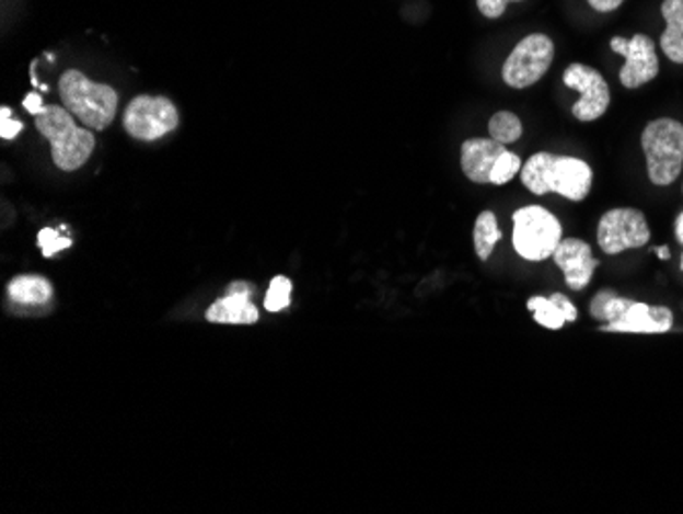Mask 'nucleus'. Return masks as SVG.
<instances>
[{
    "instance_id": "nucleus-30",
    "label": "nucleus",
    "mask_w": 683,
    "mask_h": 514,
    "mask_svg": "<svg viewBox=\"0 0 683 514\" xmlns=\"http://www.w3.org/2000/svg\"><path fill=\"white\" fill-rule=\"evenodd\" d=\"M655 254H657L659 259H663V261H669V256H671L668 247H657V249H655Z\"/></svg>"
},
{
    "instance_id": "nucleus-28",
    "label": "nucleus",
    "mask_w": 683,
    "mask_h": 514,
    "mask_svg": "<svg viewBox=\"0 0 683 514\" xmlns=\"http://www.w3.org/2000/svg\"><path fill=\"white\" fill-rule=\"evenodd\" d=\"M675 238L683 247V212L678 216V221H675Z\"/></svg>"
},
{
    "instance_id": "nucleus-17",
    "label": "nucleus",
    "mask_w": 683,
    "mask_h": 514,
    "mask_svg": "<svg viewBox=\"0 0 683 514\" xmlns=\"http://www.w3.org/2000/svg\"><path fill=\"white\" fill-rule=\"evenodd\" d=\"M503 238L497 218L494 212H482L479 218L475 221V230H473V242H475V252L482 261L491 259L496 244Z\"/></svg>"
},
{
    "instance_id": "nucleus-21",
    "label": "nucleus",
    "mask_w": 683,
    "mask_h": 514,
    "mask_svg": "<svg viewBox=\"0 0 683 514\" xmlns=\"http://www.w3.org/2000/svg\"><path fill=\"white\" fill-rule=\"evenodd\" d=\"M524 162L520 160L518 155H513L510 150H506L501 157L497 158L496 167L489 176L491 185H506L510 183L518 172L522 171Z\"/></svg>"
},
{
    "instance_id": "nucleus-11",
    "label": "nucleus",
    "mask_w": 683,
    "mask_h": 514,
    "mask_svg": "<svg viewBox=\"0 0 683 514\" xmlns=\"http://www.w3.org/2000/svg\"><path fill=\"white\" fill-rule=\"evenodd\" d=\"M612 52L621 54L626 60L621 70V82L626 89H638L659 75V58L651 37L645 33H635L630 39L614 37L610 42Z\"/></svg>"
},
{
    "instance_id": "nucleus-9",
    "label": "nucleus",
    "mask_w": 683,
    "mask_h": 514,
    "mask_svg": "<svg viewBox=\"0 0 683 514\" xmlns=\"http://www.w3.org/2000/svg\"><path fill=\"white\" fill-rule=\"evenodd\" d=\"M651 228L640 209L618 207L606 212L598 224V244L606 254H621L624 250L640 249L649 244Z\"/></svg>"
},
{
    "instance_id": "nucleus-20",
    "label": "nucleus",
    "mask_w": 683,
    "mask_h": 514,
    "mask_svg": "<svg viewBox=\"0 0 683 514\" xmlns=\"http://www.w3.org/2000/svg\"><path fill=\"white\" fill-rule=\"evenodd\" d=\"M291 292H293V283L287 277H275L270 281L268 294L265 297V308L268 312H280L285 308H289L291 304Z\"/></svg>"
},
{
    "instance_id": "nucleus-22",
    "label": "nucleus",
    "mask_w": 683,
    "mask_h": 514,
    "mask_svg": "<svg viewBox=\"0 0 683 514\" xmlns=\"http://www.w3.org/2000/svg\"><path fill=\"white\" fill-rule=\"evenodd\" d=\"M37 242H39V249L44 252V256H54L56 252H60L63 249H70L72 247V240L70 238H62L56 230L51 228H44L39 236H37Z\"/></svg>"
},
{
    "instance_id": "nucleus-6",
    "label": "nucleus",
    "mask_w": 683,
    "mask_h": 514,
    "mask_svg": "<svg viewBox=\"0 0 683 514\" xmlns=\"http://www.w3.org/2000/svg\"><path fill=\"white\" fill-rule=\"evenodd\" d=\"M513 250L530 263L553 256L563 240V226L543 205H526L513 212Z\"/></svg>"
},
{
    "instance_id": "nucleus-18",
    "label": "nucleus",
    "mask_w": 683,
    "mask_h": 514,
    "mask_svg": "<svg viewBox=\"0 0 683 514\" xmlns=\"http://www.w3.org/2000/svg\"><path fill=\"white\" fill-rule=\"evenodd\" d=\"M489 138L499 141L503 146L513 144V141L522 138L524 125L520 122V117L512 111H497L496 115L489 119Z\"/></svg>"
},
{
    "instance_id": "nucleus-24",
    "label": "nucleus",
    "mask_w": 683,
    "mask_h": 514,
    "mask_svg": "<svg viewBox=\"0 0 683 514\" xmlns=\"http://www.w3.org/2000/svg\"><path fill=\"white\" fill-rule=\"evenodd\" d=\"M510 2H522V0H477V7H479L483 16L499 19L506 13Z\"/></svg>"
},
{
    "instance_id": "nucleus-13",
    "label": "nucleus",
    "mask_w": 683,
    "mask_h": 514,
    "mask_svg": "<svg viewBox=\"0 0 683 514\" xmlns=\"http://www.w3.org/2000/svg\"><path fill=\"white\" fill-rule=\"evenodd\" d=\"M506 152V146L491 138H471L461 146V167L466 179L485 185L489 183L491 171L496 167L497 158Z\"/></svg>"
},
{
    "instance_id": "nucleus-23",
    "label": "nucleus",
    "mask_w": 683,
    "mask_h": 514,
    "mask_svg": "<svg viewBox=\"0 0 683 514\" xmlns=\"http://www.w3.org/2000/svg\"><path fill=\"white\" fill-rule=\"evenodd\" d=\"M21 129H23V124L11 117V110L2 107L0 110V136H2V140H13L19 136Z\"/></svg>"
},
{
    "instance_id": "nucleus-25",
    "label": "nucleus",
    "mask_w": 683,
    "mask_h": 514,
    "mask_svg": "<svg viewBox=\"0 0 683 514\" xmlns=\"http://www.w3.org/2000/svg\"><path fill=\"white\" fill-rule=\"evenodd\" d=\"M557 306H559L560 312L565 313V318H567V322H575L577 320V308H575L574 304H571V299L567 296H563V294H553V296H548Z\"/></svg>"
},
{
    "instance_id": "nucleus-31",
    "label": "nucleus",
    "mask_w": 683,
    "mask_h": 514,
    "mask_svg": "<svg viewBox=\"0 0 683 514\" xmlns=\"http://www.w3.org/2000/svg\"><path fill=\"white\" fill-rule=\"evenodd\" d=\"M680 266H682V271H683V252H682V265H680Z\"/></svg>"
},
{
    "instance_id": "nucleus-26",
    "label": "nucleus",
    "mask_w": 683,
    "mask_h": 514,
    "mask_svg": "<svg viewBox=\"0 0 683 514\" xmlns=\"http://www.w3.org/2000/svg\"><path fill=\"white\" fill-rule=\"evenodd\" d=\"M588 2H590L591 9L598 13H612L621 7L624 0H588Z\"/></svg>"
},
{
    "instance_id": "nucleus-29",
    "label": "nucleus",
    "mask_w": 683,
    "mask_h": 514,
    "mask_svg": "<svg viewBox=\"0 0 683 514\" xmlns=\"http://www.w3.org/2000/svg\"><path fill=\"white\" fill-rule=\"evenodd\" d=\"M232 292L233 294H244V296H250V287L246 283H233Z\"/></svg>"
},
{
    "instance_id": "nucleus-16",
    "label": "nucleus",
    "mask_w": 683,
    "mask_h": 514,
    "mask_svg": "<svg viewBox=\"0 0 683 514\" xmlns=\"http://www.w3.org/2000/svg\"><path fill=\"white\" fill-rule=\"evenodd\" d=\"M9 297L23 306H42L51 297V285L39 275H21L9 283Z\"/></svg>"
},
{
    "instance_id": "nucleus-27",
    "label": "nucleus",
    "mask_w": 683,
    "mask_h": 514,
    "mask_svg": "<svg viewBox=\"0 0 683 514\" xmlns=\"http://www.w3.org/2000/svg\"><path fill=\"white\" fill-rule=\"evenodd\" d=\"M23 107L33 113V115H39L42 110H44V103H42V96L37 93H30L25 96V101H23Z\"/></svg>"
},
{
    "instance_id": "nucleus-14",
    "label": "nucleus",
    "mask_w": 683,
    "mask_h": 514,
    "mask_svg": "<svg viewBox=\"0 0 683 514\" xmlns=\"http://www.w3.org/2000/svg\"><path fill=\"white\" fill-rule=\"evenodd\" d=\"M205 316L209 322L216 324H254L261 318L258 310L252 306L250 296L233 292H230V296L218 299Z\"/></svg>"
},
{
    "instance_id": "nucleus-10",
    "label": "nucleus",
    "mask_w": 683,
    "mask_h": 514,
    "mask_svg": "<svg viewBox=\"0 0 683 514\" xmlns=\"http://www.w3.org/2000/svg\"><path fill=\"white\" fill-rule=\"evenodd\" d=\"M563 82L567 89L579 93V101L571 107L574 117L579 122H595L610 107V87L606 79L591 66L569 64L563 72Z\"/></svg>"
},
{
    "instance_id": "nucleus-1",
    "label": "nucleus",
    "mask_w": 683,
    "mask_h": 514,
    "mask_svg": "<svg viewBox=\"0 0 683 514\" xmlns=\"http://www.w3.org/2000/svg\"><path fill=\"white\" fill-rule=\"evenodd\" d=\"M520 179L534 195L557 193L569 202H583L590 195L593 172L581 158L536 152L524 162Z\"/></svg>"
},
{
    "instance_id": "nucleus-15",
    "label": "nucleus",
    "mask_w": 683,
    "mask_h": 514,
    "mask_svg": "<svg viewBox=\"0 0 683 514\" xmlns=\"http://www.w3.org/2000/svg\"><path fill=\"white\" fill-rule=\"evenodd\" d=\"M661 15L668 25L661 35V49L671 62L683 64V0H663Z\"/></svg>"
},
{
    "instance_id": "nucleus-5",
    "label": "nucleus",
    "mask_w": 683,
    "mask_h": 514,
    "mask_svg": "<svg viewBox=\"0 0 683 514\" xmlns=\"http://www.w3.org/2000/svg\"><path fill=\"white\" fill-rule=\"evenodd\" d=\"M640 146L652 185L668 187L675 183L683 169V124L671 117L655 119L645 127Z\"/></svg>"
},
{
    "instance_id": "nucleus-12",
    "label": "nucleus",
    "mask_w": 683,
    "mask_h": 514,
    "mask_svg": "<svg viewBox=\"0 0 683 514\" xmlns=\"http://www.w3.org/2000/svg\"><path fill=\"white\" fill-rule=\"evenodd\" d=\"M553 259L555 265L563 271L565 283L574 292H583L600 265L591 254L590 244L579 238H563L557 250L553 252Z\"/></svg>"
},
{
    "instance_id": "nucleus-7",
    "label": "nucleus",
    "mask_w": 683,
    "mask_h": 514,
    "mask_svg": "<svg viewBox=\"0 0 683 514\" xmlns=\"http://www.w3.org/2000/svg\"><path fill=\"white\" fill-rule=\"evenodd\" d=\"M555 58V44L544 33H530L503 62L501 79L512 89H529L548 72Z\"/></svg>"
},
{
    "instance_id": "nucleus-4",
    "label": "nucleus",
    "mask_w": 683,
    "mask_h": 514,
    "mask_svg": "<svg viewBox=\"0 0 683 514\" xmlns=\"http://www.w3.org/2000/svg\"><path fill=\"white\" fill-rule=\"evenodd\" d=\"M63 107L94 132L105 129L117 113V93L109 84L86 79L78 70H66L60 79Z\"/></svg>"
},
{
    "instance_id": "nucleus-2",
    "label": "nucleus",
    "mask_w": 683,
    "mask_h": 514,
    "mask_svg": "<svg viewBox=\"0 0 683 514\" xmlns=\"http://www.w3.org/2000/svg\"><path fill=\"white\" fill-rule=\"evenodd\" d=\"M591 318L600 320L604 332H635V334H665L673 327V312L665 306H649L622 297L610 289L591 299Z\"/></svg>"
},
{
    "instance_id": "nucleus-8",
    "label": "nucleus",
    "mask_w": 683,
    "mask_h": 514,
    "mask_svg": "<svg viewBox=\"0 0 683 514\" xmlns=\"http://www.w3.org/2000/svg\"><path fill=\"white\" fill-rule=\"evenodd\" d=\"M178 125V111L166 96H136L124 115L125 132L136 140L152 141Z\"/></svg>"
},
{
    "instance_id": "nucleus-3",
    "label": "nucleus",
    "mask_w": 683,
    "mask_h": 514,
    "mask_svg": "<svg viewBox=\"0 0 683 514\" xmlns=\"http://www.w3.org/2000/svg\"><path fill=\"white\" fill-rule=\"evenodd\" d=\"M35 125L51 144V158L58 169L77 171L93 155V132L78 127L66 107L46 105L39 115H35Z\"/></svg>"
},
{
    "instance_id": "nucleus-19",
    "label": "nucleus",
    "mask_w": 683,
    "mask_h": 514,
    "mask_svg": "<svg viewBox=\"0 0 683 514\" xmlns=\"http://www.w3.org/2000/svg\"><path fill=\"white\" fill-rule=\"evenodd\" d=\"M526 308L532 312V318L548 330H560L567 324L565 313L560 312L559 306L551 297L532 296Z\"/></svg>"
}]
</instances>
